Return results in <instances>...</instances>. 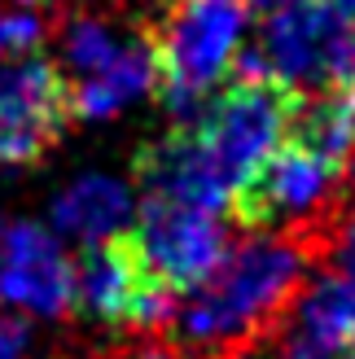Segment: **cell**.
I'll use <instances>...</instances> for the list:
<instances>
[{
	"label": "cell",
	"instance_id": "1",
	"mask_svg": "<svg viewBox=\"0 0 355 359\" xmlns=\"http://www.w3.org/2000/svg\"><path fill=\"white\" fill-rule=\"evenodd\" d=\"M321 250L290 232H259V237L228 245V255L171 307L167 325L175 346L189 359H237L268 351L290 325L307 276L321 272Z\"/></svg>",
	"mask_w": 355,
	"mask_h": 359
},
{
	"label": "cell",
	"instance_id": "2",
	"mask_svg": "<svg viewBox=\"0 0 355 359\" xmlns=\"http://www.w3.org/2000/svg\"><path fill=\"white\" fill-rule=\"evenodd\" d=\"M58 75L75 118H114L132 101L158 93L154 18H114L75 9L58 22Z\"/></svg>",
	"mask_w": 355,
	"mask_h": 359
},
{
	"label": "cell",
	"instance_id": "3",
	"mask_svg": "<svg viewBox=\"0 0 355 359\" xmlns=\"http://www.w3.org/2000/svg\"><path fill=\"white\" fill-rule=\"evenodd\" d=\"M241 0H163L154 18L158 97L175 118H193L206 93L233 70L241 53Z\"/></svg>",
	"mask_w": 355,
	"mask_h": 359
},
{
	"label": "cell",
	"instance_id": "4",
	"mask_svg": "<svg viewBox=\"0 0 355 359\" xmlns=\"http://www.w3.org/2000/svg\"><path fill=\"white\" fill-rule=\"evenodd\" d=\"M294 105H298V93H290L272 75L237 70V83H228L220 97L202 101L193 118H185V128L202 145L206 163L215 167L220 184L228 189V202L281 149Z\"/></svg>",
	"mask_w": 355,
	"mask_h": 359
},
{
	"label": "cell",
	"instance_id": "5",
	"mask_svg": "<svg viewBox=\"0 0 355 359\" xmlns=\"http://www.w3.org/2000/svg\"><path fill=\"white\" fill-rule=\"evenodd\" d=\"M237 70L272 75L298 97L338 93L355 70V31L321 0H298L268 13L259 48L246 53Z\"/></svg>",
	"mask_w": 355,
	"mask_h": 359
},
{
	"label": "cell",
	"instance_id": "6",
	"mask_svg": "<svg viewBox=\"0 0 355 359\" xmlns=\"http://www.w3.org/2000/svg\"><path fill=\"white\" fill-rule=\"evenodd\" d=\"M171 307L175 294L145 267L128 232L88 245V255L75 263V311H88L93 320L149 333L171 320Z\"/></svg>",
	"mask_w": 355,
	"mask_h": 359
},
{
	"label": "cell",
	"instance_id": "7",
	"mask_svg": "<svg viewBox=\"0 0 355 359\" xmlns=\"http://www.w3.org/2000/svg\"><path fill=\"white\" fill-rule=\"evenodd\" d=\"M128 237L136 245V255L145 259V267L171 294H189L228 255V228L220 215L163 202V197H145Z\"/></svg>",
	"mask_w": 355,
	"mask_h": 359
},
{
	"label": "cell",
	"instance_id": "8",
	"mask_svg": "<svg viewBox=\"0 0 355 359\" xmlns=\"http://www.w3.org/2000/svg\"><path fill=\"white\" fill-rule=\"evenodd\" d=\"M70 118L66 83L48 57L27 53L0 70V167H35Z\"/></svg>",
	"mask_w": 355,
	"mask_h": 359
},
{
	"label": "cell",
	"instance_id": "9",
	"mask_svg": "<svg viewBox=\"0 0 355 359\" xmlns=\"http://www.w3.org/2000/svg\"><path fill=\"white\" fill-rule=\"evenodd\" d=\"M0 302L44 320L75 311V263L48 228L31 219L0 224Z\"/></svg>",
	"mask_w": 355,
	"mask_h": 359
},
{
	"label": "cell",
	"instance_id": "10",
	"mask_svg": "<svg viewBox=\"0 0 355 359\" xmlns=\"http://www.w3.org/2000/svg\"><path fill=\"white\" fill-rule=\"evenodd\" d=\"M136 180L145 197H163V202H180V206H198L210 215L228 210V189L220 184L215 167L206 163L202 145L193 140V132L175 128L163 140H149L136 154Z\"/></svg>",
	"mask_w": 355,
	"mask_h": 359
},
{
	"label": "cell",
	"instance_id": "11",
	"mask_svg": "<svg viewBox=\"0 0 355 359\" xmlns=\"http://www.w3.org/2000/svg\"><path fill=\"white\" fill-rule=\"evenodd\" d=\"M355 351V276L321 267L290 311V355L298 359H351Z\"/></svg>",
	"mask_w": 355,
	"mask_h": 359
},
{
	"label": "cell",
	"instance_id": "12",
	"mask_svg": "<svg viewBox=\"0 0 355 359\" xmlns=\"http://www.w3.org/2000/svg\"><path fill=\"white\" fill-rule=\"evenodd\" d=\"M136 219V202L132 189L123 180L105 175V171H88L75 184H66L53 202V228L62 237L79 241V245H101L128 232Z\"/></svg>",
	"mask_w": 355,
	"mask_h": 359
},
{
	"label": "cell",
	"instance_id": "13",
	"mask_svg": "<svg viewBox=\"0 0 355 359\" xmlns=\"http://www.w3.org/2000/svg\"><path fill=\"white\" fill-rule=\"evenodd\" d=\"M44 18L31 9H0V57H27L44 44Z\"/></svg>",
	"mask_w": 355,
	"mask_h": 359
},
{
	"label": "cell",
	"instance_id": "14",
	"mask_svg": "<svg viewBox=\"0 0 355 359\" xmlns=\"http://www.w3.org/2000/svg\"><path fill=\"white\" fill-rule=\"evenodd\" d=\"M83 359H189V355L175 346V342H158V337L136 333V337H123V342H110V346L88 351Z\"/></svg>",
	"mask_w": 355,
	"mask_h": 359
},
{
	"label": "cell",
	"instance_id": "15",
	"mask_svg": "<svg viewBox=\"0 0 355 359\" xmlns=\"http://www.w3.org/2000/svg\"><path fill=\"white\" fill-rule=\"evenodd\" d=\"M27 346H31V333L22 325V316L0 311V359H27Z\"/></svg>",
	"mask_w": 355,
	"mask_h": 359
},
{
	"label": "cell",
	"instance_id": "16",
	"mask_svg": "<svg viewBox=\"0 0 355 359\" xmlns=\"http://www.w3.org/2000/svg\"><path fill=\"white\" fill-rule=\"evenodd\" d=\"M325 267H338V272L355 276V206H351L347 224H342V232H338V241H333V250H329V263H325Z\"/></svg>",
	"mask_w": 355,
	"mask_h": 359
},
{
	"label": "cell",
	"instance_id": "17",
	"mask_svg": "<svg viewBox=\"0 0 355 359\" xmlns=\"http://www.w3.org/2000/svg\"><path fill=\"white\" fill-rule=\"evenodd\" d=\"M321 5L333 9V13L342 18V22H355V0H321Z\"/></svg>",
	"mask_w": 355,
	"mask_h": 359
},
{
	"label": "cell",
	"instance_id": "18",
	"mask_svg": "<svg viewBox=\"0 0 355 359\" xmlns=\"http://www.w3.org/2000/svg\"><path fill=\"white\" fill-rule=\"evenodd\" d=\"M241 5H250V9H259V13H276V9L298 5V0H241Z\"/></svg>",
	"mask_w": 355,
	"mask_h": 359
},
{
	"label": "cell",
	"instance_id": "19",
	"mask_svg": "<svg viewBox=\"0 0 355 359\" xmlns=\"http://www.w3.org/2000/svg\"><path fill=\"white\" fill-rule=\"evenodd\" d=\"M342 97H347V110H351V118H355V70H351V79L342 83Z\"/></svg>",
	"mask_w": 355,
	"mask_h": 359
},
{
	"label": "cell",
	"instance_id": "20",
	"mask_svg": "<svg viewBox=\"0 0 355 359\" xmlns=\"http://www.w3.org/2000/svg\"><path fill=\"white\" fill-rule=\"evenodd\" d=\"M347 180H351V193H355V154H351V163H347Z\"/></svg>",
	"mask_w": 355,
	"mask_h": 359
},
{
	"label": "cell",
	"instance_id": "21",
	"mask_svg": "<svg viewBox=\"0 0 355 359\" xmlns=\"http://www.w3.org/2000/svg\"><path fill=\"white\" fill-rule=\"evenodd\" d=\"M237 359H272L268 351H250V355H237Z\"/></svg>",
	"mask_w": 355,
	"mask_h": 359
},
{
	"label": "cell",
	"instance_id": "22",
	"mask_svg": "<svg viewBox=\"0 0 355 359\" xmlns=\"http://www.w3.org/2000/svg\"><path fill=\"white\" fill-rule=\"evenodd\" d=\"M18 5H40V0H18Z\"/></svg>",
	"mask_w": 355,
	"mask_h": 359
},
{
	"label": "cell",
	"instance_id": "23",
	"mask_svg": "<svg viewBox=\"0 0 355 359\" xmlns=\"http://www.w3.org/2000/svg\"><path fill=\"white\" fill-rule=\"evenodd\" d=\"M286 359H298V355H286Z\"/></svg>",
	"mask_w": 355,
	"mask_h": 359
},
{
	"label": "cell",
	"instance_id": "24",
	"mask_svg": "<svg viewBox=\"0 0 355 359\" xmlns=\"http://www.w3.org/2000/svg\"><path fill=\"white\" fill-rule=\"evenodd\" d=\"M351 359H355V351H351Z\"/></svg>",
	"mask_w": 355,
	"mask_h": 359
}]
</instances>
